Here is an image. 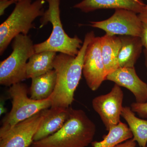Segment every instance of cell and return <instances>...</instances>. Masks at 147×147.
<instances>
[{
	"mask_svg": "<svg viewBox=\"0 0 147 147\" xmlns=\"http://www.w3.org/2000/svg\"><path fill=\"white\" fill-rule=\"evenodd\" d=\"M95 37L94 32L87 33L82 47L76 57L60 53L54 62L57 74L55 89L51 95V107L68 108L74 100V94L83 74L84 57L89 44Z\"/></svg>",
	"mask_w": 147,
	"mask_h": 147,
	"instance_id": "obj_1",
	"label": "cell"
},
{
	"mask_svg": "<svg viewBox=\"0 0 147 147\" xmlns=\"http://www.w3.org/2000/svg\"><path fill=\"white\" fill-rule=\"evenodd\" d=\"M95 132L94 123L85 112L70 107L68 119L59 130L29 147H86L92 142Z\"/></svg>",
	"mask_w": 147,
	"mask_h": 147,
	"instance_id": "obj_2",
	"label": "cell"
},
{
	"mask_svg": "<svg viewBox=\"0 0 147 147\" xmlns=\"http://www.w3.org/2000/svg\"><path fill=\"white\" fill-rule=\"evenodd\" d=\"M48 8L40 19L41 28L50 22L53 31L48 39L34 45L35 53L52 51L76 57L82 47L83 42L77 36L70 37L66 33L60 18L61 0H45Z\"/></svg>",
	"mask_w": 147,
	"mask_h": 147,
	"instance_id": "obj_3",
	"label": "cell"
},
{
	"mask_svg": "<svg viewBox=\"0 0 147 147\" xmlns=\"http://www.w3.org/2000/svg\"><path fill=\"white\" fill-rule=\"evenodd\" d=\"M45 0H23L16 3L10 15L0 26V55L1 56L17 35H28L35 28L33 22L44 14Z\"/></svg>",
	"mask_w": 147,
	"mask_h": 147,
	"instance_id": "obj_4",
	"label": "cell"
},
{
	"mask_svg": "<svg viewBox=\"0 0 147 147\" xmlns=\"http://www.w3.org/2000/svg\"><path fill=\"white\" fill-rule=\"evenodd\" d=\"M13 51L0 63V84L11 86L26 78L28 60L35 53L34 45L30 36L20 34L12 40Z\"/></svg>",
	"mask_w": 147,
	"mask_h": 147,
	"instance_id": "obj_5",
	"label": "cell"
},
{
	"mask_svg": "<svg viewBox=\"0 0 147 147\" xmlns=\"http://www.w3.org/2000/svg\"><path fill=\"white\" fill-rule=\"evenodd\" d=\"M28 91L26 85L21 82L11 86L8 93L11 99L12 107L2 121L0 133L7 131L40 111L51 108V96L44 100H35L28 97Z\"/></svg>",
	"mask_w": 147,
	"mask_h": 147,
	"instance_id": "obj_6",
	"label": "cell"
},
{
	"mask_svg": "<svg viewBox=\"0 0 147 147\" xmlns=\"http://www.w3.org/2000/svg\"><path fill=\"white\" fill-rule=\"evenodd\" d=\"M137 13L123 9H115L110 18L100 21L90 22V26L101 29L110 36L128 35L141 37L143 24Z\"/></svg>",
	"mask_w": 147,
	"mask_h": 147,
	"instance_id": "obj_7",
	"label": "cell"
},
{
	"mask_svg": "<svg viewBox=\"0 0 147 147\" xmlns=\"http://www.w3.org/2000/svg\"><path fill=\"white\" fill-rule=\"evenodd\" d=\"M47 110H42L7 131L0 133V147H30Z\"/></svg>",
	"mask_w": 147,
	"mask_h": 147,
	"instance_id": "obj_8",
	"label": "cell"
},
{
	"mask_svg": "<svg viewBox=\"0 0 147 147\" xmlns=\"http://www.w3.org/2000/svg\"><path fill=\"white\" fill-rule=\"evenodd\" d=\"M123 99V92L116 84L108 93L93 99V108L100 116L107 131L120 122Z\"/></svg>",
	"mask_w": 147,
	"mask_h": 147,
	"instance_id": "obj_9",
	"label": "cell"
},
{
	"mask_svg": "<svg viewBox=\"0 0 147 147\" xmlns=\"http://www.w3.org/2000/svg\"><path fill=\"white\" fill-rule=\"evenodd\" d=\"M83 74L88 86L92 91L98 89L106 80L107 74L101 55L100 37H95L87 47Z\"/></svg>",
	"mask_w": 147,
	"mask_h": 147,
	"instance_id": "obj_10",
	"label": "cell"
},
{
	"mask_svg": "<svg viewBox=\"0 0 147 147\" xmlns=\"http://www.w3.org/2000/svg\"><path fill=\"white\" fill-rule=\"evenodd\" d=\"M129 90L137 103L147 102V84L138 76L134 67H119L106 76V80Z\"/></svg>",
	"mask_w": 147,
	"mask_h": 147,
	"instance_id": "obj_11",
	"label": "cell"
},
{
	"mask_svg": "<svg viewBox=\"0 0 147 147\" xmlns=\"http://www.w3.org/2000/svg\"><path fill=\"white\" fill-rule=\"evenodd\" d=\"M145 5L142 0H83L73 7L85 13L100 9H123L139 14Z\"/></svg>",
	"mask_w": 147,
	"mask_h": 147,
	"instance_id": "obj_12",
	"label": "cell"
},
{
	"mask_svg": "<svg viewBox=\"0 0 147 147\" xmlns=\"http://www.w3.org/2000/svg\"><path fill=\"white\" fill-rule=\"evenodd\" d=\"M69 107H51L48 109L44 119L35 134L34 142L44 139L59 130L68 119Z\"/></svg>",
	"mask_w": 147,
	"mask_h": 147,
	"instance_id": "obj_13",
	"label": "cell"
},
{
	"mask_svg": "<svg viewBox=\"0 0 147 147\" xmlns=\"http://www.w3.org/2000/svg\"><path fill=\"white\" fill-rule=\"evenodd\" d=\"M121 45L119 53V67H134L142 52L143 44L140 37L120 36Z\"/></svg>",
	"mask_w": 147,
	"mask_h": 147,
	"instance_id": "obj_14",
	"label": "cell"
},
{
	"mask_svg": "<svg viewBox=\"0 0 147 147\" xmlns=\"http://www.w3.org/2000/svg\"><path fill=\"white\" fill-rule=\"evenodd\" d=\"M101 55L107 75L119 67L118 57L121 42L119 36L107 34L100 37Z\"/></svg>",
	"mask_w": 147,
	"mask_h": 147,
	"instance_id": "obj_15",
	"label": "cell"
},
{
	"mask_svg": "<svg viewBox=\"0 0 147 147\" xmlns=\"http://www.w3.org/2000/svg\"><path fill=\"white\" fill-rule=\"evenodd\" d=\"M57 53L44 51L35 53L27 63L26 78L32 79L54 69V62Z\"/></svg>",
	"mask_w": 147,
	"mask_h": 147,
	"instance_id": "obj_16",
	"label": "cell"
},
{
	"mask_svg": "<svg viewBox=\"0 0 147 147\" xmlns=\"http://www.w3.org/2000/svg\"><path fill=\"white\" fill-rule=\"evenodd\" d=\"M57 80L55 69L32 79L30 89V98L35 100L47 99L53 94Z\"/></svg>",
	"mask_w": 147,
	"mask_h": 147,
	"instance_id": "obj_17",
	"label": "cell"
},
{
	"mask_svg": "<svg viewBox=\"0 0 147 147\" xmlns=\"http://www.w3.org/2000/svg\"><path fill=\"white\" fill-rule=\"evenodd\" d=\"M121 116L128 124L133 134V140L138 143L140 147H146L147 120L137 117L131 108L128 106L123 107Z\"/></svg>",
	"mask_w": 147,
	"mask_h": 147,
	"instance_id": "obj_18",
	"label": "cell"
},
{
	"mask_svg": "<svg viewBox=\"0 0 147 147\" xmlns=\"http://www.w3.org/2000/svg\"><path fill=\"white\" fill-rule=\"evenodd\" d=\"M133 134L127 125L120 122L111 129L103 140L92 142V147H115L117 145L132 139Z\"/></svg>",
	"mask_w": 147,
	"mask_h": 147,
	"instance_id": "obj_19",
	"label": "cell"
},
{
	"mask_svg": "<svg viewBox=\"0 0 147 147\" xmlns=\"http://www.w3.org/2000/svg\"><path fill=\"white\" fill-rule=\"evenodd\" d=\"M131 108L133 112L137 113L139 117L143 118H147V102L144 103L133 102L131 105Z\"/></svg>",
	"mask_w": 147,
	"mask_h": 147,
	"instance_id": "obj_20",
	"label": "cell"
},
{
	"mask_svg": "<svg viewBox=\"0 0 147 147\" xmlns=\"http://www.w3.org/2000/svg\"><path fill=\"white\" fill-rule=\"evenodd\" d=\"M16 3L11 0H1L0 1V16L4 14L5 11L9 6L12 4Z\"/></svg>",
	"mask_w": 147,
	"mask_h": 147,
	"instance_id": "obj_21",
	"label": "cell"
},
{
	"mask_svg": "<svg viewBox=\"0 0 147 147\" xmlns=\"http://www.w3.org/2000/svg\"><path fill=\"white\" fill-rule=\"evenodd\" d=\"M143 29L142 34H141V40L143 46H144L147 50V23L142 22Z\"/></svg>",
	"mask_w": 147,
	"mask_h": 147,
	"instance_id": "obj_22",
	"label": "cell"
},
{
	"mask_svg": "<svg viewBox=\"0 0 147 147\" xmlns=\"http://www.w3.org/2000/svg\"><path fill=\"white\" fill-rule=\"evenodd\" d=\"M136 142L132 138L119 144L115 147H136Z\"/></svg>",
	"mask_w": 147,
	"mask_h": 147,
	"instance_id": "obj_23",
	"label": "cell"
},
{
	"mask_svg": "<svg viewBox=\"0 0 147 147\" xmlns=\"http://www.w3.org/2000/svg\"><path fill=\"white\" fill-rule=\"evenodd\" d=\"M138 16L142 22L147 23V5L144 7L143 10Z\"/></svg>",
	"mask_w": 147,
	"mask_h": 147,
	"instance_id": "obj_24",
	"label": "cell"
},
{
	"mask_svg": "<svg viewBox=\"0 0 147 147\" xmlns=\"http://www.w3.org/2000/svg\"><path fill=\"white\" fill-rule=\"evenodd\" d=\"M3 100H1V103H0V115H3L5 113L7 112L6 108L5 107V103Z\"/></svg>",
	"mask_w": 147,
	"mask_h": 147,
	"instance_id": "obj_25",
	"label": "cell"
},
{
	"mask_svg": "<svg viewBox=\"0 0 147 147\" xmlns=\"http://www.w3.org/2000/svg\"><path fill=\"white\" fill-rule=\"evenodd\" d=\"M144 53L145 57V65L147 69V50L146 49L144 50Z\"/></svg>",
	"mask_w": 147,
	"mask_h": 147,
	"instance_id": "obj_26",
	"label": "cell"
},
{
	"mask_svg": "<svg viewBox=\"0 0 147 147\" xmlns=\"http://www.w3.org/2000/svg\"><path fill=\"white\" fill-rule=\"evenodd\" d=\"M1 1V0H0ZM11 1H14L15 3H16L18 2L21 1H23V0H11Z\"/></svg>",
	"mask_w": 147,
	"mask_h": 147,
	"instance_id": "obj_27",
	"label": "cell"
},
{
	"mask_svg": "<svg viewBox=\"0 0 147 147\" xmlns=\"http://www.w3.org/2000/svg\"><path fill=\"white\" fill-rule=\"evenodd\" d=\"M146 147H147V146H146Z\"/></svg>",
	"mask_w": 147,
	"mask_h": 147,
	"instance_id": "obj_28",
	"label": "cell"
}]
</instances>
